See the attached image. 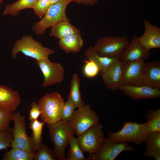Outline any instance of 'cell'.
Listing matches in <instances>:
<instances>
[{"mask_svg":"<svg viewBox=\"0 0 160 160\" xmlns=\"http://www.w3.org/2000/svg\"><path fill=\"white\" fill-rule=\"evenodd\" d=\"M20 52L37 60L48 58V56L55 52L43 46L40 42L35 40L31 35H27L14 43L12 50V59H16L17 54Z\"/></svg>","mask_w":160,"mask_h":160,"instance_id":"cell-1","label":"cell"},{"mask_svg":"<svg viewBox=\"0 0 160 160\" xmlns=\"http://www.w3.org/2000/svg\"><path fill=\"white\" fill-rule=\"evenodd\" d=\"M75 0H60L51 4L41 20L34 23L32 30L37 35L44 34L46 29L63 20H69L66 15L67 6Z\"/></svg>","mask_w":160,"mask_h":160,"instance_id":"cell-2","label":"cell"},{"mask_svg":"<svg viewBox=\"0 0 160 160\" xmlns=\"http://www.w3.org/2000/svg\"><path fill=\"white\" fill-rule=\"evenodd\" d=\"M64 103L57 91L47 93L40 99L38 104L41 112L40 116L44 123L53 124L61 120Z\"/></svg>","mask_w":160,"mask_h":160,"instance_id":"cell-3","label":"cell"},{"mask_svg":"<svg viewBox=\"0 0 160 160\" xmlns=\"http://www.w3.org/2000/svg\"><path fill=\"white\" fill-rule=\"evenodd\" d=\"M51 140L54 144L52 150L55 160H65V150L68 144L69 134L75 133V130L69 123L60 120L53 124L47 125Z\"/></svg>","mask_w":160,"mask_h":160,"instance_id":"cell-4","label":"cell"},{"mask_svg":"<svg viewBox=\"0 0 160 160\" xmlns=\"http://www.w3.org/2000/svg\"><path fill=\"white\" fill-rule=\"evenodd\" d=\"M146 123L139 124L127 122L120 131L109 133L108 138L118 142H131L139 145L144 141L148 134Z\"/></svg>","mask_w":160,"mask_h":160,"instance_id":"cell-5","label":"cell"},{"mask_svg":"<svg viewBox=\"0 0 160 160\" xmlns=\"http://www.w3.org/2000/svg\"><path fill=\"white\" fill-rule=\"evenodd\" d=\"M129 42L126 36H104L99 38L93 47L100 55L110 58L118 57Z\"/></svg>","mask_w":160,"mask_h":160,"instance_id":"cell-6","label":"cell"},{"mask_svg":"<svg viewBox=\"0 0 160 160\" xmlns=\"http://www.w3.org/2000/svg\"><path fill=\"white\" fill-rule=\"evenodd\" d=\"M11 119L14 126L11 129L13 137L11 147L34 153L31 137H28L26 132L25 116L19 112H13Z\"/></svg>","mask_w":160,"mask_h":160,"instance_id":"cell-7","label":"cell"},{"mask_svg":"<svg viewBox=\"0 0 160 160\" xmlns=\"http://www.w3.org/2000/svg\"><path fill=\"white\" fill-rule=\"evenodd\" d=\"M99 121V116L87 104L74 110L69 123L79 137Z\"/></svg>","mask_w":160,"mask_h":160,"instance_id":"cell-8","label":"cell"},{"mask_svg":"<svg viewBox=\"0 0 160 160\" xmlns=\"http://www.w3.org/2000/svg\"><path fill=\"white\" fill-rule=\"evenodd\" d=\"M103 128V126L98 123L78 137L79 145L83 152L93 154L99 150L105 138Z\"/></svg>","mask_w":160,"mask_h":160,"instance_id":"cell-9","label":"cell"},{"mask_svg":"<svg viewBox=\"0 0 160 160\" xmlns=\"http://www.w3.org/2000/svg\"><path fill=\"white\" fill-rule=\"evenodd\" d=\"M36 64L43 76L44 81L41 84L43 87L60 83L64 80L65 70L61 64L52 62L49 58L37 60Z\"/></svg>","mask_w":160,"mask_h":160,"instance_id":"cell-10","label":"cell"},{"mask_svg":"<svg viewBox=\"0 0 160 160\" xmlns=\"http://www.w3.org/2000/svg\"><path fill=\"white\" fill-rule=\"evenodd\" d=\"M134 150L127 143L116 142L105 138L99 150L95 154H89L86 160H114L121 152Z\"/></svg>","mask_w":160,"mask_h":160,"instance_id":"cell-11","label":"cell"},{"mask_svg":"<svg viewBox=\"0 0 160 160\" xmlns=\"http://www.w3.org/2000/svg\"><path fill=\"white\" fill-rule=\"evenodd\" d=\"M123 63L122 85L136 86L143 85L145 60L139 59Z\"/></svg>","mask_w":160,"mask_h":160,"instance_id":"cell-12","label":"cell"},{"mask_svg":"<svg viewBox=\"0 0 160 160\" xmlns=\"http://www.w3.org/2000/svg\"><path fill=\"white\" fill-rule=\"evenodd\" d=\"M123 65V62L119 57L101 74L103 82L107 88L115 90L122 85Z\"/></svg>","mask_w":160,"mask_h":160,"instance_id":"cell-13","label":"cell"},{"mask_svg":"<svg viewBox=\"0 0 160 160\" xmlns=\"http://www.w3.org/2000/svg\"><path fill=\"white\" fill-rule=\"evenodd\" d=\"M150 55V51L146 49L141 45L138 37L135 35L119 57L123 63H125L139 59L145 60L149 58Z\"/></svg>","mask_w":160,"mask_h":160,"instance_id":"cell-14","label":"cell"},{"mask_svg":"<svg viewBox=\"0 0 160 160\" xmlns=\"http://www.w3.org/2000/svg\"><path fill=\"white\" fill-rule=\"evenodd\" d=\"M143 24L144 33L140 37H138L140 43L148 51L154 48H159L160 28L146 20H144Z\"/></svg>","mask_w":160,"mask_h":160,"instance_id":"cell-15","label":"cell"},{"mask_svg":"<svg viewBox=\"0 0 160 160\" xmlns=\"http://www.w3.org/2000/svg\"><path fill=\"white\" fill-rule=\"evenodd\" d=\"M118 89L127 96L135 100L151 99L160 97V90L144 85L136 86L122 85Z\"/></svg>","mask_w":160,"mask_h":160,"instance_id":"cell-16","label":"cell"},{"mask_svg":"<svg viewBox=\"0 0 160 160\" xmlns=\"http://www.w3.org/2000/svg\"><path fill=\"white\" fill-rule=\"evenodd\" d=\"M143 84L160 90V64L159 61L145 63Z\"/></svg>","mask_w":160,"mask_h":160,"instance_id":"cell-17","label":"cell"},{"mask_svg":"<svg viewBox=\"0 0 160 160\" xmlns=\"http://www.w3.org/2000/svg\"><path fill=\"white\" fill-rule=\"evenodd\" d=\"M21 102L17 91L4 85H0V107L13 112L17 110Z\"/></svg>","mask_w":160,"mask_h":160,"instance_id":"cell-18","label":"cell"},{"mask_svg":"<svg viewBox=\"0 0 160 160\" xmlns=\"http://www.w3.org/2000/svg\"><path fill=\"white\" fill-rule=\"evenodd\" d=\"M145 145L143 155L160 160V132L148 133L144 141Z\"/></svg>","mask_w":160,"mask_h":160,"instance_id":"cell-19","label":"cell"},{"mask_svg":"<svg viewBox=\"0 0 160 160\" xmlns=\"http://www.w3.org/2000/svg\"><path fill=\"white\" fill-rule=\"evenodd\" d=\"M84 44L80 33L60 39L58 43L60 49L67 53L80 52Z\"/></svg>","mask_w":160,"mask_h":160,"instance_id":"cell-20","label":"cell"},{"mask_svg":"<svg viewBox=\"0 0 160 160\" xmlns=\"http://www.w3.org/2000/svg\"><path fill=\"white\" fill-rule=\"evenodd\" d=\"M80 33V31L71 24L69 20H63L52 27L50 35L59 39Z\"/></svg>","mask_w":160,"mask_h":160,"instance_id":"cell-21","label":"cell"},{"mask_svg":"<svg viewBox=\"0 0 160 160\" xmlns=\"http://www.w3.org/2000/svg\"><path fill=\"white\" fill-rule=\"evenodd\" d=\"M88 59L93 60L99 68L100 74L104 73L109 66L119 57L110 58L99 55L93 47H89L85 53Z\"/></svg>","mask_w":160,"mask_h":160,"instance_id":"cell-22","label":"cell"},{"mask_svg":"<svg viewBox=\"0 0 160 160\" xmlns=\"http://www.w3.org/2000/svg\"><path fill=\"white\" fill-rule=\"evenodd\" d=\"M38 0H18L7 5L3 12L4 15L17 16L22 10L33 9Z\"/></svg>","mask_w":160,"mask_h":160,"instance_id":"cell-23","label":"cell"},{"mask_svg":"<svg viewBox=\"0 0 160 160\" xmlns=\"http://www.w3.org/2000/svg\"><path fill=\"white\" fill-rule=\"evenodd\" d=\"M70 85L68 99L73 102L76 108H79L84 104L81 98L80 91V79L77 74L75 73L73 75Z\"/></svg>","mask_w":160,"mask_h":160,"instance_id":"cell-24","label":"cell"},{"mask_svg":"<svg viewBox=\"0 0 160 160\" xmlns=\"http://www.w3.org/2000/svg\"><path fill=\"white\" fill-rule=\"evenodd\" d=\"M74 134L71 132L69 134L68 144L70 147L68 152V157L65 160H86L80 148L78 138L74 137Z\"/></svg>","mask_w":160,"mask_h":160,"instance_id":"cell-25","label":"cell"},{"mask_svg":"<svg viewBox=\"0 0 160 160\" xmlns=\"http://www.w3.org/2000/svg\"><path fill=\"white\" fill-rule=\"evenodd\" d=\"M44 123L37 119L31 121L29 127L32 130L31 137L34 152L37 151L42 142V130Z\"/></svg>","mask_w":160,"mask_h":160,"instance_id":"cell-26","label":"cell"},{"mask_svg":"<svg viewBox=\"0 0 160 160\" xmlns=\"http://www.w3.org/2000/svg\"><path fill=\"white\" fill-rule=\"evenodd\" d=\"M145 117L147 119L148 133L160 132V109L149 110Z\"/></svg>","mask_w":160,"mask_h":160,"instance_id":"cell-27","label":"cell"},{"mask_svg":"<svg viewBox=\"0 0 160 160\" xmlns=\"http://www.w3.org/2000/svg\"><path fill=\"white\" fill-rule=\"evenodd\" d=\"M34 153L30 152L23 150L12 148L4 154L3 160H32Z\"/></svg>","mask_w":160,"mask_h":160,"instance_id":"cell-28","label":"cell"},{"mask_svg":"<svg viewBox=\"0 0 160 160\" xmlns=\"http://www.w3.org/2000/svg\"><path fill=\"white\" fill-rule=\"evenodd\" d=\"M12 112L0 107V132H11L9 124Z\"/></svg>","mask_w":160,"mask_h":160,"instance_id":"cell-29","label":"cell"},{"mask_svg":"<svg viewBox=\"0 0 160 160\" xmlns=\"http://www.w3.org/2000/svg\"><path fill=\"white\" fill-rule=\"evenodd\" d=\"M37 153L35 152L33 160H55L52 150L42 142L41 144Z\"/></svg>","mask_w":160,"mask_h":160,"instance_id":"cell-30","label":"cell"},{"mask_svg":"<svg viewBox=\"0 0 160 160\" xmlns=\"http://www.w3.org/2000/svg\"><path fill=\"white\" fill-rule=\"evenodd\" d=\"M84 62V64L82 69L84 75L88 78H92L96 76L100 71L97 64L91 59L85 60Z\"/></svg>","mask_w":160,"mask_h":160,"instance_id":"cell-31","label":"cell"},{"mask_svg":"<svg viewBox=\"0 0 160 160\" xmlns=\"http://www.w3.org/2000/svg\"><path fill=\"white\" fill-rule=\"evenodd\" d=\"M76 107L70 100L65 102L63 107L61 120L65 123H69Z\"/></svg>","mask_w":160,"mask_h":160,"instance_id":"cell-32","label":"cell"},{"mask_svg":"<svg viewBox=\"0 0 160 160\" xmlns=\"http://www.w3.org/2000/svg\"><path fill=\"white\" fill-rule=\"evenodd\" d=\"M51 5L50 0H38L33 9L35 14L41 19Z\"/></svg>","mask_w":160,"mask_h":160,"instance_id":"cell-33","label":"cell"},{"mask_svg":"<svg viewBox=\"0 0 160 160\" xmlns=\"http://www.w3.org/2000/svg\"><path fill=\"white\" fill-rule=\"evenodd\" d=\"M13 140V136L11 132H0V150H6L11 147Z\"/></svg>","mask_w":160,"mask_h":160,"instance_id":"cell-34","label":"cell"},{"mask_svg":"<svg viewBox=\"0 0 160 160\" xmlns=\"http://www.w3.org/2000/svg\"><path fill=\"white\" fill-rule=\"evenodd\" d=\"M31 109L29 111L28 119L32 121L37 119L40 116L41 111L38 104L36 101H33L30 105Z\"/></svg>","mask_w":160,"mask_h":160,"instance_id":"cell-35","label":"cell"},{"mask_svg":"<svg viewBox=\"0 0 160 160\" xmlns=\"http://www.w3.org/2000/svg\"><path fill=\"white\" fill-rule=\"evenodd\" d=\"M75 1L78 4L92 5L97 3L98 0H75Z\"/></svg>","mask_w":160,"mask_h":160,"instance_id":"cell-36","label":"cell"},{"mask_svg":"<svg viewBox=\"0 0 160 160\" xmlns=\"http://www.w3.org/2000/svg\"><path fill=\"white\" fill-rule=\"evenodd\" d=\"M60 0H50L51 5L55 4Z\"/></svg>","mask_w":160,"mask_h":160,"instance_id":"cell-37","label":"cell"},{"mask_svg":"<svg viewBox=\"0 0 160 160\" xmlns=\"http://www.w3.org/2000/svg\"><path fill=\"white\" fill-rule=\"evenodd\" d=\"M3 1V0H0V7L1 5V4H2Z\"/></svg>","mask_w":160,"mask_h":160,"instance_id":"cell-38","label":"cell"},{"mask_svg":"<svg viewBox=\"0 0 160 160\" xmlns=\"http://www.w3.org/2000/svg\"></svg>","mask_w":160,"mask_h":160,"instance_id":"cell-39","label":"cell"}]
</instances>
